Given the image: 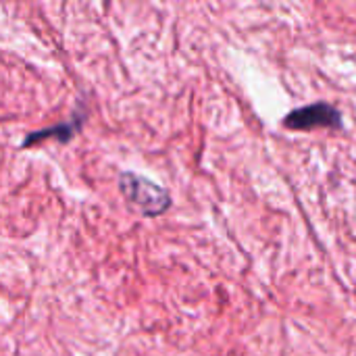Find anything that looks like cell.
Returning a JSON list of instances; mask_svg holds the SVG:
<instances>
[{"mask_svg":"<svg viewBox=\"0 0 356 356\" xmlns=\"http://www.w3.org/2000/svg\"><path fill=\"white\" fill-rule=\"evenodd\" d=\"M119 190L144 217H159L171 207V196L163 186L131 171L119 175Z\"/></svg>","mask_w":356,"mask_h":356,"instance_id":"obj_1","label":"cell"},{"mask_svg":"<svg viewBox=\"0 0 356 356\" xmlns=\"http://www.w3.org/2000/svg\"><path fill=\"white\" fill-rule=\"evenodd\" d=\"M284 125L290 127V129H296V131H307V129H317V127L338 129L342 125V115L332 104L317 102V104L292 111L284 119Z\"/></svg>","mask_w":356,"mask_h":356,"instance_id":"obj_2","label":"cell"},{"mask_svg":"<svg viewBox=\"0 0 356 356\" xmlns=\"http://www.w3.org/2000/svg\"><path fill=\"white\" fill-rule=\"evenodd\" d=\"M86 121V111L77 108L73 113L71 119L63 121V123H56V125H50V127H44V129H38V131H31L25 136L23 140V146H31V144H38L42 140H58V142H69L81 127V123Z\"/></svg>","mask_w":356,"mask_h":356,"instance_id":"obj_3","label":"cell"}]
</instances>
